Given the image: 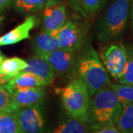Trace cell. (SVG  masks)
Instances as JSON below:
<instances>
[{"label":"cell","mask_w":133,"mask_h":133,"mask_svg":"<svg viewBox=\"0 0 133 133\" xmlns=\"http://www.w3.org/2000/svg\"><path fill=\"white\" fill-rule=\"evenodd\" d=\"M76 56L74 70L77 78L84 84L90 97L109 85V73L93 46L87 43Z\"/></svg>","instance_id":"cell-1"},{"label":"cell","mask_w":133,"mask_h":133,"mask_svg":"<svg viewBox=\"0 0 133 133\" xmlns=\"http://www.w3.org/2000/svg\"><path fill=\"white\" fill-rule=\"evenodd\" d=\"M129 0H113L94 25L95 38L101 42L118 39L127 26Z\"/></svg>","instance_id":"cell-2"},{"label":"cell","mask_w":133,"mask_h":133,"mask_svg":"<svg viewBox=\"0 0 133 133\" xmlns=\"http://www.w3.org/2000/svg\"><path fill=\"white\" fill-rule=\"evenodd\" d=\"M121 108L114 91L107 86L92 96L87 122L93 129L116 126Z\"/></svg>","instance_id":"cell-3"},{"label":"cell","mask_w":133,"mask_h":133,"mask_svg":"<svg viewBox=\"0 0 133 133\" xmlns=\"http://www.w3.org/2000/svg\"><path fill=\"white\" fill-rule=\"evenodd\" d=\"M57 92L69 115L81 122L87 123L90 96L82 81L76 78L66 87L57 89Z\"/></svg>","instance_id":"cell-4"},{"label":"cell","mask_w":133,"mask_h":133,"mask_svg":"<svg viewBox=\"0 0 133 133\" xmlns=\"http://www.w3.org/2000/svg\"><path fill=\"white\" fill-rule=\"evenodd\" d=\"M86 29L76 21L69 20L56 32L60 48L78 52L86 44Z\"/></svg>","instance_id":"cell-5"},{"label":"cell","mask_w":133,"mask_h":133,"mask_svg":"<svg viewBox=\"0 0 133 133\" xmlns=\"http://www.w3.org/2000/svg\"><path fill=\"white\" fill-rule=\"evenodd\" d=\"M99 56L108 73L115 80L118 81L125 68L126 47L121 43L109 44L101 51Z\"/></svg>","instance_id":"cell-6"},{"label":"cell","mask_w":133,"mask_h":133,"mask_svg":"<svg viewBox=\"0 0 133 133\" xmlns=\"http://www.w3.org/2000/svg\"><path fill=\"white\" fill-rule=\"evenodd\" d=\"M66 22V5L59 0H48L43 13L42 31L55 33Z\"/></svg>","instance_id":"cell-7"},{"label":"cell","mask_w":133,"mask_h":133,"mask_svg":"<svg viewBox=\"0 0 133 133\" xmlns=\"http://www.w3.org/2000/svg\"><path fill=\"white\" fill-rule=\"evenodd\" d=\"M19 124L24 133H42L44 118L42 104L16 109Z\"/></svg>","instance_id":"cell-8"},{"label":"cell","mask_w":133,"mask_h":133,"mask_svg":"<svg viewBox=\"0 0 133 133\" xmlns=\"http://www.w3.org/2000/svg\"><path fill=\"white\" fill-rule=\"evenodd\" d=\"M46 90L44 86L19 89L13 93V104L16 109L42 104Z\"/></svg>","instance_id":"cell-9"},{"label":"cell","mask_w":133,"mask_h":133,"mask_svg":"<svg viewBox=\"0 0 133 133\" xmlns=\"http://www.w3.org/2000/svg\"><path fill=\"white\" fill-rule=\"evenodd\" d=\"M76 52L68 51L59 48L53 52L44 55L46 58L56 75L58 76H64L68 74L73 69Z\"/></svg>","instance_id":"cell-10"},{"label":"cell","mask_w":133,"mask_h":133,"mask_svg":"<svg viewBox=\"0 0 133 133\" xmlns=\"http://www.w3.org/2000/svg\"><path fill=\"white\" fill-rule=\"evenodd\" d=\"M37 24V18L29 16L22 24L0 37V47L12 45L30 38V32Z\"/></svg>","instance_id":"cell-11"},{"label":"cell","mask_w":133,"mask_h":133,"mask_svg":"<svg viewBox=\"0 0 133 133\" xmlns=\"http://www.w3.org/2000/svg\"><path fill=\"white\" fill-rule=\"evenodd\" d=\"M22 71L34 74L47 81L49 84L53 82L56 76L52 66L46 58L38 54L29 59L27 62V66Z\"/></svg>","instance_id":"cell-12"},{"label":"cell","mask_w":133,"mask_h":133,"mask_svg":"<svg viewBox=\"0 0 133 133\" xmlns=\"http://www.w3.org/2000/svg\"><path fill=\"white\" fill-rule=\"evenodd\" d=\"M47 81L40 78L34 74L24 71L19 72L14 77H13L8 82L4 85L12 93L15 90L24 88H30L34 87L48 85Z\"/></svg>","instance_id":"cell-13"},{"label":"cell","mask_w":133,"mask_h":133,"mask_svg":"<svg viewBox=\"0 0 133 133\" xmlns=\"http://www.w3.org/2000/svg\"><path fill=\"white\" fill-rule=\"evenodd\" d=\"M32 45L36 54L41 56L47 55L60 48L56 34L44 31L38 33L35 36Z\"/></svg>","instance_id":"cell-14"},{"label":"cell","mask_w":133,"mask_h":133,"mask_svg":"<svg viewBox=\"0 0 133 133\" xmlns=\"http://www.w3.org/2000/svg\"><path fill=\"white\" fill-rule=\"evenodd\" d=\"M107 0H69L68 3L74 10L84 17H87L103 8Z\"/></svg>","instance_id":"cell-15"},{"label":"cell","mask_w":133,"mask_h":133,"mask_svg":"<svg viewBox=\"0 0 133 133\" xmlns=\"http://www.w3.org/2000/svg\"><path fill=\"white\" fill-rule=\"evenodd\" d=\"M0 133H24L19 124L16 110L0 113Z\"/></svg>","instance_id":"cell-16"},{"label":"cell","mask_w":133,"mask_h":133,"mask_svg":"<svg viewBox=\"0 0 133 133\" xmlns=\"http://www.w3.org/2000/svg\"><path fill=\"white\" fill-rule=\"evenodd\" d=\"M116 127L122 133H133V103L122 106Z\"/></svg>","instance_id":"cell-17"},{"label":"cell","mask_w":133,"mask_h":133,"mask_svg":"<svg viewBox=\"0 0 133 133\" xmlns=\"http://www.w3.org/2000/svg\"><path fill=\"white\" fill-rule=\"evenodd\" d=\"M27 66V62L18 57L4 59L0 64V72L13 78L19 72L24 70Z\"/></svg>","instance_id":"cell-18"},{"label":"cell","mask_w":133,"mask_h":133,"mask_svg":"<svg viewBox=\"0 0 133 133\" xmlns=\"http://www.w3.org/2000/svg\"><path fill=\"white\" fill-rule=\"evenodd\" d=\"M52 133H87L86 123L70 118L58 124Z\"/></svg>","instance_id":"cell-19"},{"label":"cell","mask_w":133,"mask_h":133,"mask_svg":"<svg viewBox=\"0 0 133 133\" xmlns=\"http://www.w3.org/2000/svg\"><path fill=\"white\" fill-rule=\"evenodd\" d=\"M108 86L114 91L121 106L133 103V84L110 82Z\"/></svg>","instance_id":"cell-20"},{"label":"cell","mask_w":133,"mask_h":133,"mask_svg":"<svg viewBox=\"0 0 133 133\" xmlns=\"http://www.w3.org/2000/svg\"><path fill=\"white\" fill-rule=\"evenodd\" d=\"M48 0H14L16 8L23 14H33L42 9Z\"/></svg>","instance_id":"cell-21"},{"label":"cell","mask_w":133,"mask_h":133,"mask_svg":"<svg viewBox=\"0 0 133 133\" xmlns=\"http://www.w3.org/2000/svg\"><path fill=\"white\" fill-rule=\"evenodd\" d=\"M127 59L124 73L119 79V83L133 84V47H126Z\"/></svg>","instance_id":"cell-22"},{"label":"cell","mask_w":133,"mask_h":133,"mask_svg":"<svg viewBox=\"0 0 133 133\" xmlns=\"http://www.w3.org/2000/svg\"><path fill=\"white\" fill-rule=\"evenodd\" d=\"M9 110H16L13 104L12 92L5 85L0 86V113Z\"/></svg>","instance_id":"cell-23"},{"label":"cell","mask_w":133,"mask_h":133,"mask_svg":"<svg viewBox=\"0 0 133 133\" xmlns=\"http://www.w3.org/2000/svg\"><path fill=\"white\" fill-rule=\"evenodd\" d=\"M92 133H122L115 126H108L94 129Z\"/></svg>","instance_id":"cell-24"},{"label":"cell","mask_w":133,"mask_h":133,"mask_svg":"<svg viewBox=\"0 0 133 133\" xmlns=\"http://www.w3.org/2000/svg\"><path fill=\"white\" fill-rule=\"evenodd\" d=\"M13 2L14 0H0V12L5 10Z\"/></svg>","instance_id":"cell-25"},{"label":"cell","mask_w":133,"mask_h":133,"mask_svg":"<svg viewBox=\"0 0 133 133\" xmlns=\"http://www.w3.org/2000/svg\"><path fill=\"white\" fill-rule=\"evenodd\" d=\"M11 78H10V77H9V76H5V75H4V74H2V73L0 72V86L5 84H6L7 82H8Z\"/></svg>","instance_id":"cell-26"},{"label":"cell","mask_w":133,"mask_h":133,"mask_svg":"<svg viewBox=\"0 0 133 133\" xmlns=\"http://www.w3.org/2000/svg\"><path fill=\"white\" fill-rule=\"evenodd\" d=\"M4 59H5L4 56H2V54L0 53V64L2 63V61H3Z\"/></svg>","instance_id":"cell-27"},{"label":"cell","mask_w":133,"mask_h":133,"mask_svg":"<svg viewBox=\"0 0 133 133\" xmlns=\"http://www.w3.org/2000/svg\"><path fill=\"white\" fill-rule=\"evenodd\" d=\"M132 26H133V4H132Z\"/></svg>","instance_id":"cell-28"},{"label":"cell","mask_w":133,"mask_h":133,"mask_svg":"<svg viewBox=\"0 0 133 133\" xmlns=\"http://www.w3.org/2000/svg\"><path fill=\"white\" fill-rule=\"evenodd\" d=\"M2 19H3V17H1V16H0V23H1V22H2Z\"/></svg>","instance_id":"cell-29"}]
</instances>
